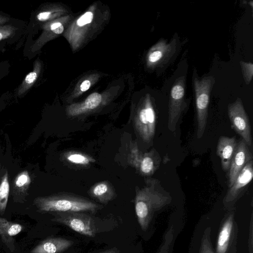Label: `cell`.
<instances>
[{
  "label": "cell",
  "instance_id": "7c38bea8",
  "mask_svg": "<svg viewBox=\"0 0 253 253\" xmlns=\"http://www.w3.org/2000/svg\"><path fill=\"white\" fill-rule=\"evenodd\" d=\"M237 143L235 137L221 136L218 139L216 154L220 159L222 169L225 171L229 169Z\"/></svg>",
  "mask_w": 253,
  "mask_h": 253
},
{
  "label": "cell",
  "instance_id": "7402d4cb",
  "mask_svg": "<svg viewBox=\"0 0 253 253\" xmlns=\"http://www.w3.org/2000/svg\"><path fill=\"white\" fill-rule=\"evenodd\" d=\"M174 230L172 226L169 227L166 232L163 243L158 253H169L174 237Z\"/></svg>",
  "mask_w": 253,
  "mask_h": 253
},
{
  "label": "cell",
  "instance_id": "e0dca14e",
  "mask_svg": "<svg viewBox=\"0 0 253 253\" xmlns=\"http://www.w3.org/2000/svg\"><path fill=\"white\" fill-rule=\"evenodd\" d=\"M101 101V95L98 93H93L87 97L83 105L76 107H72L69 110V115L75 116L84 113L87 110L94 109L99 105Z\"/></svg>",
  "mask_w": 253,
  "mask_h": 253
},
{
  "label": "cell",
  "instance_id": "cb8c5ba5",
  "mask_svg": "<svg viewBox=\"0 0 253 253\" xmlns=\"http://www.w3.org/2000/svg\"><path fill=\"white\" fill-rule=\"evenodd\" d=\"M16 28L11 25L0 26V41L6 39L14 34Z\"/></svg>",
  "mask_w": 253,
  "mask_h": 253
},
{
  "label": "cell",
  "instance_id": "d6986e66",
  "mask_svg": "<svg viewBox=\"0 0 253 253\" xmlns=\"http://www.w3.org/2000/svg\"><path fill=\"white\" fill-rule=\"evenodd\" d=\"M66 160L76 165H87L94 161L92 158L79 152H70L66 155Z\"/></svg>",
  "mask_w": 253,
  "mask_h": 253
},
{
  "label": "cell",
  "instance_id": "6da1fadb",
  "mask_svg": "<svg viewBox=\"0 0 253 253\" xmlns=\"http://www.w3.org/2000/svg\"><path fill=\"white\" fill-rule=\"evenodd\" d=\"M171 200L170 195L164 189L159 180H146V185L137 190L135 197V213L142 230H147L154 212L169 204Z\"/></svg>",
  "mask_w": 253,
  "mask_h": 253
},
{
  "label": "cell",
  "instance_id": "4fadbf2b",
  "mask_svg": "<svg viewBox=\"0 0 253 253\" xmlns=\"http://www.w3.org/2000/svg\"><path fill=\"white\" fill-rule=\"evenodd\" d=\"M74 242L61 237L47 238L35 246L30 253H61L70 248Z\"/></svg>",
  "mask_w": 253,
  "mask_h": 253
},
{
  "label": "cell",
  "instance_id": "603a6c76",
  "mask_svg": "<svg viewBox=\"0 0 253 253\" xmlns=\"http://www.w3.org/2000/svg\"><path fill=\"white\" fill-rule=\"evenodd\" d=\"M243 77L247 84H250L253 76V64L251 62H240Z\"/></svg>",
  "mask_w": 253,
  "mask_h": 253
},
{
  "label": "cell",
  "instance_id": "8992f818",
  "mask_svg": "<svg viewBox=\"0 0 253 253\" xmlns=\"http://www.w3.org/2000/svg\"><path fill=\"white\" fill-rule=\"evenodd\" d=\"M227 112L231 126L248 146L253 145L250 120L244 109L241 99L237 98L228 105Z\"/></svg>",
  "mask_w": 253,
  "mask_h": 253
},
{
  "label": "cell",
  "instance_id": "d4e9b609",
  "mask_svg": "<svg viewBox=\"0 0 253 253\" xmlns=\"http://www.w3.org/2000/svg\"><path fill=\"white\" fill-rule=\"evenodd\" d=\"M93 19V14L91 12H86L77 20V25L83 26L90 23Z\"/></svg>",
  "mask_w": 253,
  "mask_h": 253
},
{
  "label": "cell",
  "instance_id": "52a82bcc",
  "mask_svg": "<svg viewBox=\"0 0 253 253\" xmlns=\"http://www.w3.org/2000/svg\"><path fill=\"white\" fill-rule=\"evenodd\" d=\"M179 40L173 38L168 42L162 39L154 45L148 56L150 64L160 67L168 66L177 55L179 48Z\"/></svg>",
  "mask_w": 253,
  "mask_h": 253
},
{
  "label": "cell",
  "instance_id": "ac0fdd59",
  "mask_svg": "<svg viewBox=\"0 0 253 253\" xmlns=\"http://www.w3.org/2000/svg\"><path fill=\"white\" fill-rule=\"evenodd\" d=\"M9 192V184L7 174L3 177L0 185V212L3 214L6 207Z\"/></svg>",
  "mask_w": 253,
  "mask_h": 253
},
{
  "label": "cell",
  "instance_id": "ba28073f",
  "mask_svg": "<svg viewBox=\"0 0 253 253\" xmlns=\"http://www.w3.org/2000/svg\"><path fill=\"white\" fill-rule=\"evenodd\" d=\"M134 125L142 139L150 142L155 135L156 114L149 96L146 97L143 107L135 119Z\"/></svg>",
  "mask_w": 253,
  "mask_h": 253
},
{
  "label": "cell",
  "instance_id": "2e32d148",
  "mask_svg": "<svg viewBox=\"0 0 253 253\" xmlns=\"http://www.w3.org/2000/svg\"><path fill=\"white\" fill-rule=\"evenodd\" d=\"M89 194L102 204H107L112 200L115 192L108 182L103 181L93 185L89 190Z\"/></svg>",
  "mask_w": 253,
  "mask_h": 253
},
{
  "label": "cell",
  "instance_id": "30bf717a",
  "mask_svg": "<svg viewBox=\"0 0 253 253\" xmlns=\"http://www.w3.org/2000/svg\"><path fill=\"white\" fill-rule=\"evenodd\" d=\"M130 161V163L142 174L146 176L153 174L158 168L160 161L158 157L155 155L154 152L142 154L136 145L131 148Z\"/></svg>",
  "mask_w": 253,
  "mask_h": 253
},
{
  "label": "cell",
  "instance_id": "5bb4252c",
  "mask_svg": "<svg viewBox=\"0 0 253 253\" xmlns=\"http://www.w3.org/2000/svg\"><path fill=\"white\" fill-rule=\"evenodd\" d=\"M22 230L23 226L20 224L9 221L0 217V237L3 243L12 252L15 250L13 237L19 234Z\"/></svg>",
  "mask_w": 253,
  "mask_h": 253
},
{
  "label": "cell",
  "instance_id": "9c48e42d",
  "mask_svg": "<svg viewBox=\"0 0 253 253\" xmlns=\"http://www.w3.org/2000/svg\"><path fill=\"white\" fill-rule=\"evenodd\" d=\"M252 160L253 155L249 149V146L242 139L237 143L228 170V188L232 186L238 174L246 164Z\"/></svg>",
  "mask_w": 253,
  "mask_h": 253
},
{
  "label": "cell",
  "instance_id": "8fae6325",
  "mask_svg": "<svg viewBox=\"0 0 253 253\" xmlns=\"http://www.w3.org/2000/svg\"><path fill=\"white\" fill-rule=\"evenodd\" d=\"M253 177V160L248 162L238 174L224 199V203H230L235 201L250 183Z\"/></svg>",
  "mask_w": 253,
  "mask_h": 253
},
{
  "label": "cell",
  "instance_id": "4dcf8cb0",
  "mask_svg": "<svg viewBox=\"0 0 253 253\" xmlns=\"http://www.w3.org/2000/svg\"><path fill=\"white\" fill-rule=\"evenodd\" d=\"M9 18L0 15V25L3 24L9 20Z\"/></svg>",
  "mask_w": 253,
  "mask_h": 253
},
{
  "label": "cell",
  "instance_id": "9a60e30c",
  "mask_svg": "<svg viewBox=\"0 0 253 253\" xmlns=\"http://www.w3.org/2000/svg\"><path fill=\"white\" fill-rule=\"evenodd\" d=\"M233 226V214L231 213L224 221L218 235L216 252L226 253Z\"/></svg>",
  "mask_w": 253,
  "mask_h": 253
},
{
  "label": "cell",
  "instance_id": "7a4b0ae2",
  "mask_svg": "<svg viewBox=\"0 0 253 253\" xmlns=\"http://www.w3.org/2000/svg\"><path fill=\"white\" fill-rule=\"evenodd\" d=\"M37 204L39 209L43 212L93 213L100 208L99 205L87 199L69 194L40 198Z\"/></svg>",
  "mask_w": 253,
  "mask_h": 253
},
{
  "label": "cell",
  "instance_id": "f546056e",
  "mask_svg": "<svg viewBox=\"0 0 253 253\" xmlns=\"http://www.w3.org/2000/svg\"><path fill=\"white\" fill-rule=\"evenodd\" d=\"M63 30H64V27H63V25H62L60 26H59V27H58L57 28H56V29L53 30L52 31H53V32H54L55 34H60L63 32Z\"/></svg>",
  "mask_w": 253,
  "mask_h": 253
},
{
  "label": "cell",
  "instance_id": "3957f363",
  "mask_svg": "<svg viewBox=\"0 0 253 253\" xmlns=\"http://www.w3.org/2000/svg\"><path fill=\"white\" fill-rule=\"evenodd\" d=\"M215 81V78L212 75L199 77L194 68L192 82L197 114L198 138L203 136L206 129L211 93Z\"/></svg>",
  "mask_w": 253,
  "mask_h": 253
},
{
  "label": "cell",
  "instance_id": "83f0119b",
  "mask_svg": "<svg viewBox=\"0 0 253 253\" xmlns=\"http://www.w3.org/2000/svg\"><path fill=\"white\" fill-rule=\"evenodd\" d=\"M90 86V83L88 80L84 81L80 86L81 91H86L89 88Z\"/></svg>",
  "mask_w": 253,
  "mask_h": 253
},
{
  "label": "cell",
  "instance_id": "484cf974",
  "mask_svg": "<svg viewBox=\"0 0 253 253\" xmlns=\"http://www.w3.org/2000/svg\"><path fill=\"white\" fill-rule=\"evenodd\" d=\"M28 181V177L26 174H21L20 175L16 182V184L18 187L23 186Z\"/></svg>",
  "mask_w": 253,
  "mask_h": 253
},
{
  "label": "cell",
  "instance_id": "5b68a950",
  "mask_svg": "<svg viewBox=\"0 0 253 253\" xmlns=\"http://www.w3.org/2000/svg\"><path fill=\"white\" fill-rule=\"evenodd\" d=\"M185 87L186 78L181 76L176 79L170 90L168 126L171 132L175 130L176 124L186 107Z\"/></svg>",
  "mask_w": 253,
  "mask_h": 253
},
{
  "label": "cell",
  "instance_id": "ffe728a7",
  "mask_svg": "<svg viewBox=\"0 0 253 253\" xmlns=\"http://www.w3.org/2000/svg\"><path fill=\"white\" fill-rule=\"evenodd\" d=\"M38 76L37 67L35 66L33 71L29 73L25 77L24 82L19 87L18 94L21 95L28 90L36 81Z\"/></svg>",
  "mask_w": 253,
  "mask_h": 253
},
{
  "label": "cell",
  "instance_id": "4316f807",
  "mask_svg": "<svg viewBox=\"0 0 253 253\" xmlns=\"http://www.w3.org/2000/svg\"><path fill=\"white\" fill-rule=\"evenodd\" d=\"M51 14L50 11H43L39 13L37 16V19L41 21H43L47 20Z\"/></svg>",
  "mask_w": 253,
  "mask_h": 253
},
{
  "label": "cell",
  "instance_id": "f1b7e54d",
  "mask_svg": "<svg viewBox=\"0 0 253 253\" xmlns=\"http://www.w3.org/2000/svg\"><path fill=\"white\" fill-rule=\"evenodd\" d=\"M98 253H119V252L116 248H114Z\"/></svg>",
  "mask_w": 253,
  "mask_h": 253
},
{
  "label": "cell",
  "instance_id": "44dd1931",
  "mask_svg": "<svg viewBox=\"0 0 253 253\" xmlns=\"http://www.w3.org/2000/svg\"><path fill=\"white\" fill-rule=\"evenodd\" d=\"M211 228L208 227L203 235L199 253H214L211 242Z\"/></svg>",
  "mask_w": 253,
  "mask_h": 253
},
{
  "label": "cell",
  "instance_id": "277c9868",
  "mask_svg": "<svg viewBox=\"0 0 253 253\" xmlns=\"http://www.w3.org/2000/svg\"><path fill=\"white\" fill-rule=\"evenodd\" d=\"M52 221L70 228L73 230L88 237L95 236L96 228L94 219L83 212H56Z\"/></svg>",
  "mask_w": 253,
  "mask_h": 253
},
{
  "label": "cell",
  "instance_id": "1f68e13d",
  "mask_svg": "<svg viewBox=\"0 0 253 253\" xmlns=\"http://www.w3.org/2000/svg\"><path fill=\"white\" fill-rule=\"evenodd\" d=\"M61 25H62V24L59 22L53 23L50 26V29L52 31L53 30L56 29Z\"/></svg>",
  "mask_w": 253,
  "mask_h": 253
}]
</instances>
